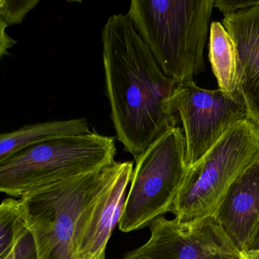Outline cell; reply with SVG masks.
Returning a JSON list of instances; mask_svg holds the SVG:
<instances>
[{"mask_svg": "<svg viewBox=\"0 0 259 259\" xmlns=\"http://www.w3.org/2000/svg\"><path fill=\"white\" fill-rule=\"evenodd\" d=\"M0 23H1L0 25V57L3 58L4 56L8 55L9 50L13 48L17 41L12 39L7 34L6 29L8 25L6 24V22L2 19H0Z\"/></svg>", "mask_w": 259, "mask_h": 259, "instance_id": "ac0fdd59", "label": "cell"}, {"mask_svg": "<svg viewBox=\"0 0 259 259\" xmlns=\"http://www.w3.org/2000/svg\"><path fill=\"white\" fill-rule=\"evenodd\" d=\"M258 159L259 125L250 119L235 122L189 166L169 212L181 222L214 217L233 183Z\"/></svg>", "mask_w": 259, "mask_h": 259, "instance_id": "5b68a950", "label": "cell"}, {"mask_svg": "<svg viewBox=\"0 0 259 259\" xmlns=\"http://www.w3.org/2000/svg\"><path fill=\"white\" fill-rule=\"evenodd\" d=\"M214 0H133L127 16L162 72L177 84L205 72Z\"/></svg>", "mask_w": 259, "mask_h": 259, "instance_id": "7a4b0ae2", "label": "cell"}, {"mask_svg": "<svg viewBox=\"0 0 259 259\" xmlns=\"http://www.w3.org/2000/svg\"><path fill=\"white\" fill-rule=\"evenodd\" d=\"M222 24L237 51L241 99L259 125V5L224 16Z\"/></svg>", "mask_w": 259, "mask_h": 259, "instance_id": "8fae6325", "label": "cell"}, {"mask_svg": "<svg viewBox=\"0 0 259 259\" xmlns=\"http://www.w3.org/2000/svg\"><path fill=\"white\" fill-rule=\"evenodd\" d=\"M3 259H15V257L14 256H13V252H12V251H10V254H9L8 255L6 256V257Z\"/></svg>", "mask_w": 259, "mask_h": 259, "instance_id": "44dd1931", "label": "cell"}, {"mask_svg": "<svg viewBox=\"0 0 259 259\" xmlns=\"http://www.w3.org/2000/svg\"><path fill=\"white\" fill-rule=\"evenodd\" d=\"M101 40L106 94L116 139L136 160L177 126V83L162 72L127 15L109 17Z\"/></svg>", "mask_w": 259, "mask_h": 259, "instance_id": "6da1fadb", "label": "cell"}, {"mask_svg": "<svg viewBox=\"0 0 259 259\" xmlns=\"http://www.w3.org/2000/svg\"><path fill=\"white\" fill-rule=\"evenodd\" d=\"M133 169V162H122L116 175L81 217L75 242L77 259H106L107 243L120 221Z\"/></svg>", "mask_w": 259, "mask_h": 259, "instance_id": "9c48e42d", "label": "cell"}, {"mask_svg": "<svg viewBox=\"0 0 259 259\" xmlns=\"http://www.w3.org/2000/svg\"><path fill=\"white\" fill-rule=\"evenodd\" d=\"M136 163L119 223L124 233L149 227L170 211L189 169L182 128L168 130Z\"/></svg>", "mask_w": 259, "mask_h": 259, "instance_id": "8992f818", "label": "cell"}, {"mask_svg": "<svg viewBox=\"0 0 259 259\" xmlns=\"http://www.w3.org/2000/svg\"><path fill=\"white\" fill-rule=\"evenodd\" d=\"M11 251L15 259H38L35 242L28 228L17 239Z\"/></svg>", "mask_w": 259, "mask_h": 259, "instance_id": "2e32d148", "label": "cell"}, {"mask_svg": "<svg viewBox=\"0 0 259 259\" xmlns=\"http://www.w3.org/2000/svg\"><path fill=\"white\" fill-rule=\"evenodd\" d=\"M84 118L39 122L22 126L0 136V160L36 144L66 136L91 133Z\"/></svg>", "mask_w": 259, "mask_h": 259, "instance_id": "7c38bea8", "label": "cell"}, {"mask_svg": "<svg viewBox=\"0 0 259 259\" xmlns=\"http://www.w3.org/2000/svg\"><path fill=\"white\" fill-rule=\"evenodd\" d=\"M214 218L239 251H248L259 227V159L233 183Z\"/></svg>", "mask_w": 259, "mask_h": 259, "instance_id": "30bf717a", "label": "cell"}, {"mask_svg": "<svg viewBox=\"0 0 259 259\" xmlns=\"http://www.w3.org/2000/svg\"><path fill=\"white\" fill-rule=\"evenodd\" d=\"M241 259H259V249L241 252Z\"/></svg>", "mask_w": 259, "mask_h": 259, "instance_id": "d6986e66", "label": "cell"}, {"mask_svg": "<svg viewBox=\"0 0 259 259\" xmlns=\"http://www.w3.org/2000/svg\"><path fill=\"white\" fill-rule=\"evenodd\" d=\"M114 138L96 132L31 145L0 160V191L22 195L116 163Z\"/></svg>", "mask_w": 259, "mask_h": 259, "instance_id": "277c9868", "label": "cell"}, {"mask_svg": "<svg viewBox=\"0 0 259 259\" xmlns=\"http://www.w3.org/2000/svg\"><path fill=\"white\" fill-rule=\"evenodd\" d=\"M174 104L182 123L189 167L210 151L230 125L248 119L242 101L230 98L219 89H202L194 80L177 84Z\"/></svg>", "mask_w": 259, "mask_h": 259, "instance_id": "52a82bcc", "label": "cell"}, {"mask_svg": "<svg viewBox=\"0 0 259 259\" xmlns=\"http://www.w3.org/2000/svg\"><path fill=\"white\" fill-rule=\"evenodd\" d=\"M257 5H259V0H218L215 1L214 7L223 13L224 16H227Z\"/></svg>", "mask_w": 259, "mask_h": 259, "instance_id": "e0dca14e", "label": "cell"}, {"mask_svg": "<svg viewBox=\"0 0 259 259\" xmlns=\"http://www.w3.org/2000/svg\"><path fill=\"white\" fill-rule=\"evenodd\" d=\"M257 249H259V227L258 230H257V233H256L255 237H254L252 243L250 245L248 251H253V250Z\"/></svg>", "mask_w": 259, "mask_h": 259, "instance_id": "ffe728a7", "label": "cell"}, {"mask_svg": "<svg viewBox=\"0 0 259 259\" xmlns=\"http://www.w3.org/2000/svg\"><path fill=\"white\" fill-rule=\"evenodd\" d=\"M208 57L220 90L233 99L242 101L237 51L233 39L221 22L210 24Z\"/></svg>", "mask_w": 259, "mask_h": 259, "instance_id": "4fadbf2b", "label": "cell"}, {"mask_svg": "<svg viewBox=\"0 0 259 259\" xmlns=\"http://www.w3.org/2000/svg\"><path fill=\"white\" fill-rule=\"evenodd\" d=\"M27 229L19 200L5 198L0 206V259L10 254L17 239Z\"/></svg>", "mask_w": 259, "mask_h": 259, "instance_id": "5bb4252c", "label": "cell"}, {"mask_svg": "<svg viewBox=\"0 0 259 259\" xmlns=\"http://www.w3.org/2000/svg\"><path fill=\"white\" fill-rule=\"evenodd\" d=\"M39 0H1L0 19L9 26L20 25L28 13L34 10Z\"/></svg>", "mask_w": 259, "mask_h": 259, "instance_id": "9a60e30c", "label": "cell"}, {"mask_svg": "<svg viewBox=\"0 0 259 259\" xmlns=\"http://www.w3.org/2000/svg\"><path fill=\"white\" fill-rule=\"evenodd\" d=\"M122 162L31 191L19 198L38 259H77L80 220L116 175Z\"/></svg>", "mask_w": 259, "mask_h": 259, "instance_id": "3957f363", "label": "cell"}, {"mask_svg": "<svg viewBox=\"0 0 259 259\" xmlns=\"http://www.w3.org/2000/svg\"><path fill=\"white\" fill-rule=\"evenodd\" d=\"M151 236L122 259H241L242 254L214 217L181 222L160 216Z\"/></svg>", "mask_w": 259, "mask_h": 259, "instance_id": "ba28073f", "label": "cell"}]
</instances>
